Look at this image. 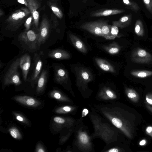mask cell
<instances>
[{
    "label": "cell",
    "mask_w": 152,
    "mask_h": 152,
    "mask_svg": "<svg viewBox=\"0 0 152 152\" xmlns=\"http://www.w3.org/2000/svg\"><path fill=\"white\" fill-rule=\"evenodd\" d=\"M19 66V58H17L12 62L4 76V85L14 84L18 85L21 84V82L18 71Z\"/></svg>",
    "instance_id": "cell-1"
},
{
    "label": "cell",
    "mask_w": 152,
    "mask_h": 152,
    "mask_svg": "<svg viewBox=\"0 0 152 152\" xmlns=\"http://www.w3.org/2000/svg\"><path fill=\"white\" fill-rule=\"evenodd\" d=\"M18 39L27 49L34 51L38 49L39 35L32 30L21 33Z\"/></svg>",
    "instance_id": "cell-2"
},
{
    "label": "cell",
    "mask_w": 152,
    "mask_h": 152,
    "mask_svg": "<svg viewBox=\"0 0 152 152\" xmlns=\"http://www.w3.org/2000/svg\"><path fill=\"white\" fill-rule=\"evenodd\" d=\"M43 52L36 53L33 57V62L32 67V73L30 80L32 85L37 82L43 64Z\"/></svg>",
    "instance_id": "cell-3"
},
{
    "label": "cell",
    "mask_w": 152,
    "mask_h": 152,
    "mask_svg": "<svg viewBox=\"0 0 152 152\" xmlns=\"http://www.w3.org/2000/svg\"><path fill=\"white\" fill-rule=\"evenodd\" d=\"M75 71L77 82L86 84L91 81L93 78L91 72L86 68L82 67H77Z\"/></svg>",
    "instance_id": "cell-4"
},
{
    "label": "cell",
    "mask_w": 152,
    "mask_h": 152,
    "mask_svg": "<svg viewBox=\"0 0 152 152\" xmlns=\"http://www.w3.org/2000/svg\"><path fill=\"white\" fill-rule=\"evenodd\" d=\"M31 62L30 56L27 53L22 55L19 58V66L22 71L23 78L25 81L27 80Z\"/></svg>",
    "instance_id": "cell-5"
},
{
    "label": "cell",
    "mask_w": 152,
    "mask_h": 152,
    "mask_svg": "<svg viewBox=\"0 0 152 152\" xmlns=\"http://www.w3.org/2000/svg\"><path fill=\"white\" fill-rule=\"evenodd\" d=\"M101 22L96 21L86 23L82 24L80 28L86 30L94 35L102 37Z\"/></svg>",
    "instance_id": "cell-6"
},
{
    "label": "cell",
    "mask_w": 152,
    "mask_h": 152,
    "mask_svg": "<svg viewBox=\"0 0 152 152\" xmlns=\"http://www.w3.org/2000/svg\"><path fill=\"white\" fill-rule=\"evenodd\" d=\"M54 78L55 80L60 83L66 82L69 78L68 72L65 68L60 65H56L54 68Z\"/></svg>",
    "instance_id": "cell-7"
},
{
    "label": "cell",
    "mask_w": 152,
    "mask_h": 152,
    "mask_svg": "<svg viewBox=\"0 0 152 152\" xmlns=\"http://www.w3.org/2000/svg\"><path fill=\"white\" fill-rule=\"evenodd\" d=\"M49 57L57 59H67L70 58V55L67 51L61 49H55L48 53Z\"/></svg>",
    "instance_id": "cell-8"
},
{
    "label": "cell",
    "mask_w": 152,
    "mask_h": 152,
    "mask_svg": "<svg viewBox=\"0 0 152 152\" xmlns=\"http://www.w3.org/2000/svg\"><path fill=\"white\" fill-rule=\"evenodd\" d=\"M71 42L73 46L81 52L86 53L87 49L83 42L77 36L71 33L69 34Z\"/></svg>",
    "instance_id": "cell-9"
},
{
    "label": "cell",
    "mask_w": 152,
    "mask_h": 152,
    "mask_svg": "<svg viewBox=\"0 0 152 152\" xmlns=\"http://www.w3.org/2000/svg\"><path fill=\"white\" fill-rule=\"evenodd\" d=\"M94 60L98 66L103 70L113 73L115 72L114 66L107 60L98 58H95Z\"/></svg>",
    "instance_id": "cell-10"
},
{
    "label": "cell",
    "mask_w": 152,
    "mask_h": 152,
    "mask_svg": "<svg viewBox=\"0 0 152 152\" xmlns=\"http://www.w3.org/2000/svg\"><path fill=\"white\" fill-rule=\"evenodd\" d=\"M15 100L23 104L28 106L36 107L39 103L33 98L27 96H18L15 98Z\"/></svg>",
    "instance_id": "cell-11"
},
{
    "label": "cell",
    "mask_w": 152,
    "mask_h": 152,
    "mask_svg": "<svg viewBox=\"0 0 152 152\" xmlns=\"http://www.w3.org/2000/svg\"><path fill=\"white\" fill-rule=\"evenodd\" d=\"M125 11V10H107L95 12L91 14L90 16L92 17L107 16L121 13Z\"/></svg>",
    "instance_id": "cell-12"
},
{
    "label": "cell",
    "mask_w": 152,
    "mask_h": 152,
    "mask_svg": "<svg viewBox=\"0 0 152 152\" xmlns=\"http://www.w3.org/2000/svg\"><path fill=\"white\" fill-rule=\"evenodd\" d=\"M48 70L43 69L42 72L37 81V91H40L43 90L46 84L48 76Z\"/></svg>",
    "instance_id": "cell-13"
},
{
    "label": "cell",
    "mask_w": 152,
    "mask_h": 152,
    "mask_svg": "<svg viewBox=\"0 0 152 152\" xmlns=\"http://www.w3.org/2000/svg\"><path fill=\"white\" fill-rule=\"evenodd\" d=\"M132 15L129 14L122 17L118 20L113 21V25L123 28L128 25L132 20Z\"/></svg>",
    "instance_id": "cell-14"
},
{
    "label": "cell",
    "mask_w": 152,
    "mask_h": 152,
    "mask_svg": "<svg viewBox=\"0 0 152 152\" xmlns=\"http://www.w3.org/2000/svg\"><path fill=\"white\" fill-rule=\"evenodd\" d=\"M102 47L107 53L112 55L118 53L120 50L119 46L115 42L108 45L102 46Z\"/></svg>",
    "instance_id": "cell-15"
},
{
    "label": "cell",
    "mask_w": 152,
    "mask_h": 152,
    "mask_svg": "<svg viewBox=\"0 0 152 152\" xmlns=\"http://www.w3.org/2000/svg\"><path fill=\"white\" fill-rule=\"evenodd\" d=\"M111 26L105 21L101 22V28L102 37L107 39L110 40V35Z\"/></svg>",
    "instance_id": "cell-16"
},
{
    "label": "cell",
    "mask_w": 152,
    "mask_h": 152,
    "mask_svg": "<svg viewBox=\"0 0 152 152\" xmlns=\"http://www.w3.org/2000/svg\"><path fill=\"white\" fill-rule=\"evenodd\" d=\"M123 3L126 6V8L129 9L134 12H137L140 8L138 4L130 0H123Z\"/></svg>",
    "instance_id": "cell-17"
},
{
    "label": "cell",
    "mask_w": 152,
    "mask_h": 152,
    "mask_svg": "<svg viewBox=\"0 0 152 152\" xmlns=\"http://www.w3.org/2000/svg\"><path fill=\"white\" fill-rule=\"evenodd\" d=\"M135 31L137 34L142 33L143 31L142 24L141 21L140 20H137L136 21Z\"/></svg>",
    "instance_id": "cell-18"
},
{
    "label": "cell",
    "mask_w": 152,
    "mask_h": 152,
    "mask_svg": "<svg viewBox=\"0 0 152 152\" xmlns=\"http://www.w3.org/2000/svg\"><path fill=\"white\" fill-rule=\"evenodd\" d=\"M152 74V72L145 71L133 72L132 74L134 75L141 78L145 77Z\"/></svg>",
    "instance_id": "cell-19"
},
{
    "label": "cell",
    "mask_w": 152,
    "mask_h": 152,
    "mask_svg": "<svg viewBox=\"0 0 152 152\" xmlns=\"http://www.w3.org/2000/svg\"><path fill=\"white\" fill-rule=\"evenodd\" d=\"M118 27L113 25L111 26L110 35V40L114 39L117 36L118 33Z\"/></svg>",
    "instance_id": "cell-20"
},
{
    "label": "cell",
    "mask_w": 152,
    "mask_h": 152,
    "mask_svg": "<svg viewBox=\"0 0 152 152\" xmlns=\"http://www.w3.org/2000/svg\"><path fill=\"white\" fill-rule=\"evenodd\" d=\"M146 7L152 14V0H142Z\"/></svg>",
    "instance_id": "cell-21"
},
{
    "label": "cell",
    "mask_w": 152,
    "mask_h": 152,
    "mask_svg": "<svg viewBox=\"0 0 152 152\" xmlns=\"http://www.w3.org/2000/svg\"><path fill=\"white\" fill-rule=\"evenodd\" d=\"M10 132L11 136L15 139L19 138L20 136L19 131L15 128L10 129Z\"/></svg>",
    "instance_id": "cell-22"
},
{
    "label": "cell",
    "mask_w": 152,
    "mask_h": 152,
    "mask_svg": "<svg viewBox=\"0 0 152 152\" xmlns=\"http://www.w3.org/2000/svg\"><path fill=\"white\" fill-rule=\"evenodd\" d=\"M80 140L83 144L87 143L88 141V139L87 135L85 133H82L79 136Z\"/></svg>",
    "instance_id": "cell-23"
},
{
    "label": "cell",
    "mask_w": 152,
    "mask_h": 152,
    "mask_svg": "<svg viewBox=\"0 0 152 152\" xmlns=\"http://www.w3.org/2000/svg\"><path fill=\"white\" fill-rule=\"evenodd\" d=\"M25 13L23 12H20L18 13H14L12 16V18L15 20H18L19 18H21L24 17Z\"/></svg>",
    "instance_id": "cell-24"
},
{
    "label": "cell",
    "mask_w": 152,
    "mask_h": 152,
    "mask_svg": "<svg viewBox=\"0 0 152 152\" xmlns=\"http://www.w3.org/2000/svg\"><path fill=\"white\" fill-rule=\"evenodd\" d=\"M51 95L55 98L57 99H59L61 98V94L56 91H53L52 92Z\"/></svg>",
    "instance_id": "cell-25"
},
{
    "label": "cell",
    "mask_w": 152,
    "mask_h": 152,
    "mask_svg": "<svg viewBox=\"0 0 152 152\" xmlns=\"http://www.w3.org/2000/svg\"><path fill=\"white\" fill-rule=\"evenodd\" d=\"M53 120L55 122L58 124H63L65 122L64 119L58 117H54Z\"/></svg>",
    "instance_id": "cell-26"
},
{
    "label": "cell",
    "mask_w": 152,
    "mask_h": 152,
    "mask_svg": "<svg viewBox=\"0 0 152 152\" xmlns=\"http://www.w3.org/2000/svg\"><path fill=\"white\" fill-rule=\"evenodd\" d=\"M147 54L146 51L144 50H140L138 52V55L141 57L145 56Z\"/></svg>",
    "instance_id": "cell-27"
},
{
    "label": "cell",
    "mask_w": 152,
    "mask_h": 152,
    "mask_svg": "<svg viewBox=\"0 0 152 152\" xmlns=\"http://www.w3.org/2000/svg\"><path fill=\"white\" fill-rule=\"evenodd\" d=\"M105 93L110 98H113L114 96V94L113 92L110 89H104Z\"/></svg>",
    "instance_id": "cell-28"
},
{
    "label": "cell",
    "mask_w": 152,
    "mask_h": 152,
    "mask_svg": "<svg viewBox=\"0 0 152 152\" xmlns=\"http://www.w3.org/2000/svg\"><path fill=\"white\" fill-rule=\"evenodd\" d=\"M32 19V18L30 17L26 21V29L28 30L29 28V25L31 22Z\"/></svg>",
    "instance_id": "cell-29"
},
{
    "label": "cell",
    "mask_w": 152,
    "mask_h": 152,
    "mask_svg": "<svg viewBox=\"0 0 152 152\" xmlns=\"http://www.w3.org/2000/svg\"><path fill=\"white\" fill-rule=\"evenodd\" d=\"M33 17L35 20H37L39 17V14L37 11L35 10L33 13Z\"/></svg>",
    "instance_id": "cell-30"
},
{
    "label": "cell",
    "mask_w": 152,
    "mask_h": 152,
    "mask_svg": "<svg viewBox=\"0 0 152 152\" xmlns=\"http://www.w3.org/2000/svg\"><path fill=\"white\" fill-rule=\"evenodd\" d=\"M127 96L130 98H134L136 96V95L134 93L129 92Z\"/></svg>",
    "instance_id": "cell-31"
},
{
    "label": "cell",
    "mask_w": 152,
    "mask_h": 152,
    "mask_svg": "<svg viewBox=\"0 0 152 152\" xmlns=\"http://www.w3.org/2000/svg\"><path fill=\"white\" fill-rule=\"evenodd\" d=\"M88 113V110L86 109H84L82 112V117L86 116Z\"/></svg>",
    "instance_id": "cell-32"
},
{
    "label": "cell",
    "mask_w": 152,
    "mask_h": 152,
    "mask_svg": "<svg viewBox=\"0 0 152 152\" xmlns=\"http://www.w3.org/2000/svg\"><path fill=\"white\" fill-rule=\"evenodd\" d=\"M62 110L65 112H69L71 110V108L69 106H65L62 108Z\"/></svg>",
    "instance_id": "cell-33"
},
{
    "label": "cell",
    "mask_w": 152,
    "mask_h": 152,
    "mask_svg": "<svg viewBox=\"0 0 152 152\" xmlns=\"http://www.w3.org/2000/svg\"><path fill=\"white\" fill-rule=\"evenodd\" d=\"M51 9L52 10L53 12H58L61 15H62V14H61V13L60 12L59 10L57 7H51Z\"/></svg>",
    "instance_id": "cell-34"
},
{
    "label": "cell",
    "mask_w": 152,
    "mask_h": 152,
    "mask_svg": "<svg viewBox=\"0 0 152 152\" xmlns=\"http://www.w3.org/2000/svg\"><path fill=\"white\" fill-rule=\"evenodd\" d=\"M16 119L20 121H23V118L21 116L18 115L16 117Z\"/></svg>",
    "instance_id": "cell-35"
},
{
    "label": "cell",
    "mask_w": 152,
    "mask_h": 152,
    "mask_svg": "<svg viewBox=\"0 0 152 152\" xmlns=\"http://www.w3.org/2000/svg\"><path fill=\"white\" fill-rule=\"evenodd\" d=\"M146 131L148 133H150L152 132V127L148 126L146 129Z\"/></svg>",
    "instance_id": "cell-36"
},
{
    "label": "cell",
    "mask_w": 152,
    "mask_h": 152,
    "mask_svg": "<svg viewBox=\"0 0 152 152\" xmlns=\"http://www.w3.org/2000/svg\"><path fill=\"white\" fill-rule=\"evenodd\" d=\"M108 151L110 152H118V149H117L116 148H112V149H110Z\"/></svg>",
    "instance_id": "cell-37"
},
{
    "label": "cell",
    "mask_w": 152,
    "mask_h": 152,
    "mask_svg": "<svg viewBox=\"0 0 152 152\" xmlns=\"http://www.w3.org/2000/svg\"><path fill=\"white\" fill-rule=\"evenodd\" d=\"M146 101L148 102L151 104H152V100L151 99H149L148 98H146Z\"/></svg>",
    "instance_id": "cell-38"
},
{
    "label": "cell",
    "mask_w": 152,
    "mask_h": 152,
    "mask_svg": "<svg viewBox=\"0 0 152 152\" xmlns=\"http://www.w3.org/2000/svg\"><path fill=\"white\" fill-rule=\"evenodd\" d=\"M145 140H143L140 142V144L141 145H143L145 143Z\"/></svg>",
    "instance_id": "cell-39"
},
{
    "label": "cell",
    "mask_w": 152,
    "mask_h": 152,
    "mask_svg": "<svg viewBox=\"0 0 152 152\" xmlns=\"http://www.w3.org/2000/svg\"><path fill=\"white\" fill-rule=\"evenodd\" d=\"M18 1L22 4H25V1L24 0H18Z\"/></svg>",
    "instance_id": "cell-40"
},
{
    "label": "cell",
    "mask_w": 152,
    "mask_h": 152,
    "mask_svg": "<svg viewBox=\"0 0 152 152\" xmlns=\"http://www.w3.org/2000/svg\"><path fill=\"white\" fill-rule=\"evenodd\" d=\"M38 152H45V151L43 150L42 149L40 148L39 149V150L37 151Z\"/></svg>",
    "instance_id": "cell-41"
}]
</instances>
